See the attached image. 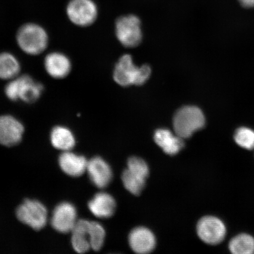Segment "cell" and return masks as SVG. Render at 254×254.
<instances>
[{
    "label": "cell",
    "instance_id": "1",
    "mask_svg": "<svg viewBox=\"0 0 254 254\" xmlns=\"http://www.w3.org/2000/svg\"><path fill=\"white\" fill-rule=\"evenodd\" d=\"M151 69L150 66H136L132 57L125 55L121 57L114 71V79L117 84L123 87L131 85H141L150 78Z\"/></svg>",
    "mask_w": 254,
    "mask_h": 254
},
{
    "label": "cell",
    "instance_id": "2",
    "mask_svg": "<svg viewBox=\"0 0 254 254\" xmlns=\"http://www.w3.org/2000/svg\"><path fill=\"white\" fill-rule=\"evenodd\" d=\"M43 90V84L30 75H24L12 79L5 87V94L11 101L21 100L31 104L39 99Z\"/></svg>",
    "mask_w": 254,
    "mask_h": 254
},
{
    "label": "cell",
    "instance_id": "3",
    "mask_svg": "<svg viewBox=\"0 0 254 254\" xmlns=\"http://www.w3.org/2000/svg\"><path fill=\"white\" fill-rule=\"evenodd\" d=\"M19 47L25 53L39 55L46 49L49 43L47 32L42 27L33 23L23 25L17 34Z\"/></svg>",
    "mask_w": 254,
    "mask_h": 254
},
{
    "label": "cell",
    "instance_id": "4",
    "mask_svg": "<svg viewBox=\"0 0 254 254\" xmlns=\"http://www.w3.org/2000/svg\"><path fill=\"white\" fill-rule=\"evenodd\" d=\"M205 119L202 111L197 107L185 106L178 110L173 119L176 135L187 138L204 127Z\"/></svg>",
    "mask_w": 254,
    "mask_h": 254
},
{
    "label": "cell",
    "instance_id": "5",
    "mask_svg": "<svg viewBox=\"0 0 254 254\" xmlns=\"http://www.w3.org/2000/svg\"><path fill=\"white\" fill-rule=\"evenodd\" d=\"M117 39L124 46L134 47L141 43V21L137 16L128 15L117 19L116 23Z\"/></svg>",
    "mask_w": 254,
    "mask_h": 254
},
{
    "label": "cell",
    "instance_id": "6",
    "mask_svg": "<svg viewBox=\"0 0 254 254\" xmlns=\"http://www.w3.org/2000/svg\"><path fill=\"white\" fill-rule=\"evenodd\" d=\"M16 214L19 220L35 230L42 229L47 224L46 206L36 200H25L18 206Z\"/></svg>",
    "mask_w": 254,
    "mask_h": 254
},
{
    "label": "cell",
    "instance_id": "7",
    "mask_svg": "<svg viewBox=\"0 0 254 254\" xmlns=\"http://www.w3.org/2000/svg\"><path fill=\"white\" fill-rule=\"evenodd\" d=\"M66 14L72 23L87 27L96 20L98 9L92 0H71L66 7Z\"/></svg>",
    "mask_w": 254,
    "mask_h": 254
},
{
    "label": "cell",
    "instance_id": "8",
    "mask_svg": "<svg viewBox=\"0 0 254 254\" xmlns=\"http://www.w3.org/2000/svg\"><path fill=\"white\" fill-rule=\"evenodd\" d=\"M198 236L209 245H217L224 240L226 227L220 219L213 216H206L200 220L196 227Z\"/></svg>",
    "mask_w": 254,
    "mask_h": 254
},
{
    "label": "cell",
    "instance_id": "9",
    "mask_svg": "<svg viewBox=\"0 0 254 254\" xmlns=\"http://www.w3.org/2000/svg\"><path fill=\"white\" fill-rule=\"evenodd\" d=\"M77 212L71 203H60L53 211L51 224L56 231L66 234L70 233L77 222Z\"/></svg>",
    "mask_w": 254,
    "mask_h": 254
},
{
    "label": "cell",
    "instance_id": "10",
    "mask_svg": "<svg viewBox=\"0 0 254 254\" xmlns=\"http://www.w3.org/2000/svg\"><path fill=\"white\" fill-rule=\"evenodd\" d=\"M24 126L15 117L0 116V144L11 147L18 144L23 137Z\"/></svg>",
    "mask_w": 254,
    "mask_h": 254
},
{
    "label": "cell",
    "instance_id": "11",
    "mask_svg": "<svg viewBox=\"0 0 254 254\" xmlns=\"http://www.w3.org/2000/svg\"><path fill=\"white\" fill-rule=\"evenodd\" d=\"M87 171L92 183L98 188H105L112 179V171L109 165L100 157L92 158L88 162Z\"/></svg>",
    "mask_w": 254,
    "mask_h": 254
},
{
    "label": "cell",
    "instance_id": "12",
    "mask_svg": "<svg viewBox=\"0 0 254 254\" xmlns=\"http://www.w3.org/2000/svg\"><path fill=\"white\" fill-rule=\"evenodd\" d=\"M44 66L48 74L56 79L65 78L71 70L70 60L64 54L59 52L48 55L44 60Z\"/></svg>",
    "mask_w": 254,
    "mask_h": 254
},
{
    "label": "cell",
    "instance_id": "13",
    "mask_svg": "<svg viewBox=\"0 0 254 254\" xmlns=\"http://www.w3.org/2000/svg\"><path fill=\"white\" fill-rule=\"evenodd\" d=\"M129 244L136 253H150L154 249L156 241L150 230L144 227L136 228L129 235Z\"/></svg>",
    "mask_w": 254,
    "mask_h": 254
},
{
    "label": "cell",
    "instance_id": "14",
    "mask_svg": "<svg viewBox=\"0 0 254 254\" xmlns=\"http://www.w3.org/2000/svg\"><path fill=\"white\" fill-rule=\"evenodd\" d=\"M59 162L60 167L66 174L79 177L87 171L88 161L84 156L67 151L60 155Z\"/></svg>",
    "mask_w": 254,
    "mask_h": 254
},
{
    "label": "cell",
    "instance_id": "15",
    "mask_svg": "<svg viewBox=\"0 0 254 254\" xmlns=\"http://www.w3.org/2000/svg\"><path fill=\"white\" fill-rule=\"evenodd\" d=\"M116 204L112 196L106 192L97 193L88 202V208L95 217L108 218L115 212Z\"/></svg>",
    "mask_w": 254,
    "mask_h": 254
},
{
    "label": "cell",
    "instance_id": "16",
    "mask_svg": "<svg viewBox=\"0 0 254 254\" xmlns=\"http://www.w3.org/2000/svg\"><path fill=\"white\" fill-rule=\"evenodd\" d=\"M91 221L79 220L71 232V244L76 252L82 254L91 249L90 245V228Z\"/></svg>",
    "mask_w": 254,
    "mask_h": 254
},
{
    "label": "cell",
    "instance_id": "17",
    "mask_svg": "<svg viewBox=\"0 0 254 254\" xmlns=\"http://www.w3.org/2000/svg\"><path fill=\"white\" fill-rule=\"evenodd\" d=\"M154 141L166 154L176 155L184 147L183 138L174 135L169 130L159 129L154 133Z\"/></svg>",
    "mask_w": 254,
    "mask_h": 254
},
{
    "label": "cell",
    "instance_id": "18",
    "mask_svg": "<svg viewBox=\"0 0 254 254\" xmlns=\"http://www.w3.org/2000/svg\"><path fill=\"white\" fill-rule=\"evenodd\" d=\"M50 137L53 147L63 151H70L75 144L74 134L65 127H55L51 132Z\"/></svg>",
    "mask_w": 254,
    "mask_h": 254
},
{
    "label": "cell",
    "instance_id": "19",
    "mask_svg": "<svg viewBox=\"0 0 254 254\" xmlns=\"http://www.w3.org/2000/svg\"><path fill=\"white\" fill-rule=\"evenodd\" d=\"M20 68V63L12 54L0 53V78L12 79L17 77Z\"/></svg>",
    "mask_w": 254,
    "mask_h": 254
},
{
    "label": "cell",
    "instance_id": "20",
    "mask_svg": "<svg viewBox=\"0 0 254 254\" xmlns=\"http://www.w3.org/2000/svg\"><path fill=\"white\" fill-rule=\"evenodd\" d=\"M229 250L234 254H251L254 253V238L249 234H241L230 241Z\"/></svg>",
    "mask_w": 254,
    "mask_h": 254
},
{
    "label": "cell",
    "instance_id": "21",
    "mask_svg": "<svg viewBox=\"0 0 254 254\" xmlns=\"http://www.w3.org/2000/svg\"><path fill=\"white\" fill-rule=\"evenodd\" d=\"M145 179L129 171L128 168L124 171L122 181L125 188L135 195L141 193L145 186Z\"/></svg>",
    "mask_w": 254,
    "mask_h": 254
},
{
    "label": "cell",
    "instance_id": "22",
    "mask_svg": "<svg viewBox=\"0 0 254 254\" xmlns=\"http://www.w3.org/2000/svg\"><path fill=\"white\" fill-rule=\"evenodd\" d=\"M237 144L248 150L254 149V131L247 127H241L237 129L234 136Z\"/></svg>",
    "mask_w": 254,
    "mask_h": 254
},
{
    "label": "cell",
    "instance_id": "23",
    "mask_svg": "<svg viewBox=\"0 0 254 254\" xmlns=\"http://www.w3.org/2000/svg\"><path fill=\"white\" fill-rule=\"evenodd\" d=\"M90 245L92 250L98 252L104 245L106 232L97 222L91 221L90 228Z\"/></svg>",
    "mask_w": 254,
    "mask_h": 254
},
{
    "label": "cell",
    "instance_id": "24",
    "mask_svg": "<svg viewBox=\"0 0 254 254\" xmlns=\"http://www.w3.org/2000/svg\"><path fill=\"white\" fill-rule=\"evenodd\" d=\"M128 169L138 176L147 179L149 175V168L147 163L138 157L130 158L128 161Z\"/></svg>",
    "mask_w": 254,
    "mask_h": 254
},
{
    "label": "cell",
    "instance_id": "25",
    "mask_svg": "<svg viewBox=\"0 0 254 254\" xmlns=\"http://www.w3.org/2000/svg\"><path fill=\"white\" fill-rule=\"evenodd\" d=\"M241 4L246 8L254 7V0H238Z\"/></svg>",
    "mask_w": 254,
    "mask_h": 254
}]
</instances>
